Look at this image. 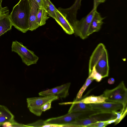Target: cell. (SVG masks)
<instances>
[{"instance_id": "obj_1", "label": "cell", "mask_w": 127, "mask_h": 127, "mask_svg": "<svg viewBox=\"0 0 127 127\" xmlns=\"http://www.w3.org/2000/svg\"><path fill=\"white\" fill-rule=\"evenodd\" d=\"M29 12L28 0H20L9 15L12 25L23 33L29 30Z\"/></svg>"}, {"instance_id": "obj_2", "label": "cell", "mask_w": 127, "mask_h": 127, "mask_svg": "<svg viewBox=\"0 0 127 127\" xmlns=\"http://www.w3.org/2000/svg\"><path fill=\"white\" fill-rule=\"evenodd\" d=\"M95 66L96 71L102 78L108 76L109 67L107 50L104 45L99 43L90 57L89 66V75Z\"/></svg>"}, {"instance_id": "obj_3", "label": "cell", "mask_w": 127, "mask_h": 127, "mask_svg": "<svg viewBox=\"0 0 127 127\" xmlns=\"http://www.w3.org/2000/svg\"><path fill=\"white\" fill-rule=\"evenodd\" d=\"M102 94L107 98L105 101L122 104L123 106L121 111L122 112L127 109V89L124 81H122L113 89H106Z\"/></svg>"}, {"instance_id": "obj_4", "label": "cell", "mask_w": 127, "mask_h": 127, "mask_svg": "<svg viewBox=\"0 0 127 127\" xmlns=\"http://www.w3.org/2000/svg\"><path fill=\"white\" fill-rule=\"evenodd\" d=\"M98 5L94 1L93 8L86 16L80 20H75L73 21L71 25L76 35L83 39H86L88 37V30Z\"/></svg>"}, {"instance_id": "obj_5", "label": "cell", "mask_w": 127, "mask_h": 127, "mask_svg": "<svg viewBox=\"0 0 127 127\" xmlns=\"http://www.w3.org/2000/svg\"><path fill=\"white\" fill-rule=\"evenodd\" d=\"M59 98L55 95H49L40 97L28 98H27V107L31 113L38 116H40L43 112L42 107L46 103L58 100Z\"/></svg>"}, {"instance_id": "obj_6", "label": "cell", "mask_w": 127, "mask_h": 127, "mask_svg": "<svg viewBox=\"0 0 127 127\" xmlns=\"http://www.w3.org/2000/svg\"><path fill=\"white\" fill-rule=\"evenodd\" d=\"M11 48L12 51L17 53L23 62L28 66L36 64L39 58L33 51L16 40L12 42Z\"/></svg>"}, {"instance_id": "obj_7", "label": "cell", "mask_w": 127, "mask_h": 127, "mask_svg": "<svg viewBox=\"0 0 127 127\" xmlns=\"http://www.w3.org/2000/svg\"><path fill=\"white\" fill-rule=\"evenodd\" d=\"M85 112L68 113L64 115L49 119L45 121L46 125L54 124L64 125L80 118Z\"/></svg>"}, {"instance_id": "obj_8", "label": "cell", "mask_w": 127, "mask_h": 127, "mask_svg": "<svg viewBox=\"0 0 127 127\" xmlns=\"http://www.w3.org/2000/svg\"><path fill=\"white\" fill-rule=\"evenodd\" d=\"M71 83L68 82L51 89L41 91L38 93L40 96L55 95L59 98H65L69 95V90Z\"/></svg>"}, {"instance_id": "obj_9", "label": "cell", "mask_w": 127, "mask_h": 127, "mask_svg": "<svg viewBox=\"0 0 127 127\" xmlns=\"http://www.w3.org/2000/svg\"><path fill=\"white\" fill-rule=\"evenodd\" d=\"M90 104L94 110L112 113L113 111L119 110L121 111L123 107V105L121 104L105 101L102 102Z\"/></svg>"}, {"instance_id": "obj_10", "label": "cell", "mask_w": 127, "mask_h": 127, "mask_svg": "<svg viewBox=\"0 0 127 127\" xmlns=\"http://www.w3.org/2000/svg\"><path fill=\"white\" fill-rule=\"evenodd\" d=\"M28 0L30 5L29 30L33 31L40 26L36 20L37 15L40 7L35 0Z\"/></svg>"}, {"instance_id": "obj_11", "label": "cell", "mask_w": 127, "mask_h": 127, "mask_svg": "<svg viewBox=\"0 0 127 127\" xmlns=\"http://www.w3.org/2000/svg\"><path fill=\"white\" fill-rule=\"evenodd\" d=\"M56 18L55 19L67 34H71L74 33L72 26L66 17L57 9L55 11Z\"/></svg>"}, {"instance_id": "obj_12", "label": "cell", "mask_w": 127, "mask_h": 127, "mask_svg": "<svg viewBox=\"0 0 127 127\" xmlns=\"http://www.w3.org/2000/svg\"><path fill=\"white\" fill-rule=\"evenodd\" d=\"M68 104H71L68 113L86 112L95 110L92 108L90 104H86L79 100L59 103L60 105Z\"/></svg>"}, {"instance_id": "obj_13", "label": "cell", "mask_w": 127, "mask_h": 127, "mask_svg": "<svg viewBox=\"0 0 127 127\" xmlns=\"http://www.w3.org/2000/svg\"><path fill=\"white\" fill-rule=\"evenodd\" d=\"M97 117L89 116V117L79 118L64 125V127H85L99 120Z\"/></svg>"}, {"instance_id": "obj_14", "label": "cell", "mask_w": 127, "mask_h": 127, "mask_svg": "<svg viewBox=\"0 0 127 127\" xmlns=\"http://www.w3.org/2000/svg\"><path fill=\"white\" fill-rule=\"evenodd\" d=\"M104 19V18L101 17L97 10L96 11L88 30V36L95 32H98L100 29Z\"/></svg>"}, {"instance_id": "obj_15", "label": "cell", "mask_w": 127, "mask_h": 127, "mask_svg": "<svg viewBox=\"0 0 127 127\" xmlns=\"http://www.w3.org/2000/svg\"><path fill=\"white\" fill-rule=\"evenodd\" d=\"M14 120V116L6 106L0 105V127L7 122Z\"/></svg>"}, {"instance_id": "obj_16", "label": "cell", "mask_w": 127, "mask_h": 127, "mask_svg": "<svg viewBox=\"0 0 127 127\" xmlns=\"http://www.w3.org/2000/svg\"><path fill=\"white\" fill-rule=\"evenodd\" d=\"M42 8L46 11L48 15L55 19L56 18L55 11L57 8L50 0H42Z\"/></svg>"}, {"instance_id": "obj_17", "label": "cell", "mask_w": 127, "mask_h": 127, "mask_svg": "<svg viewBox=\"0 0 127 127\" xmlns=\"http://www.w3.org/2000/svg\"><path fill=\"white\" fill-rule=\"evenodd\" d=\"M107 98L102 94L98 96L90 95L79 101L86 104H90L102 102L105 101Z\"/></svg>"}, {"instance_id": "obj_18", "label": "cell", "mask_w": 127, "mask_h": 127, "mask_svg": "<svg viewBox=\"0 0 127 127\" xmlns=\"http://www.w3.org/2000/svg\"><path fill=\"white\" fill-rule=\"evenodd\" d=\"M9 16L0 20V36L11 29L12 25Z\"/></svg>"}, {"instance_id": "obj_19", "label": "cell", "mask_w": 127, "mask_h": 127, "mask_svg": "<svg viewBox=\"0 0 127 127\" xmlns=\"http://www.w3.org/2000/svg\"><path fill=\"white\" fill-rule=\"evenodd\" d=\"M45 10L42 8H39L36 16L37 22L39 26L44 25L46 23V21L49 18Z\"/></svg>"}, {"instance_id": "obj_20", "label": "cell", "mask_w": 127, "mask_h": 127, "mask_svg": "<svg viewBox=\"0 0 127 127\" xmlns=\"http://www.w3.org/2000/svg\"><path fill=\"white\" fill-rule=\"evenodd\" d=\"M94 80L93 78L88 77L85 83L78 93L74 101H77L80 100L85 91Z\"/></svg>"}, {"instance_id": "obj_21", "label": "cell", "mask_w": 127, "mask_h": 127, "mask_svg": "<svg viewBox=\"0 0 127 127\" xmlns=\"http://www.w3.org/2000/svg\"><path fill=\"white\" fill-rule=\"evenodd\" d=\"M127 109L124 111L122 112V111H113L112 113L115 115L117 116L116 118V121L114 123L116 125L119 123L125 117L127 114Z\"/></svg>"}, {"instance_id": "obj_22", "label": "cell", "mask_w": 127, "mask_h": 127, "mask_svg": "<svg viewBox=\"0 0 127 127\" xmlns=\"http://www.w3.org/2000/svg\"><path fill=\"white\" fill-rule=\"evenodd\" d=\"M88 77L93 78L98 82H100L102 78L101 75L96 71L95 66L93 67Z\"/></svg>"}, {"instance_id": "obj_23", "label": "cell", "mask_w": 127, "mask_h": 127, "mask_svg": "<svg viewBox=\"0 0 127 127\" xmlns=\"http://www.w3.org/2000/svg\"><path fill=\"white\" fill-rule=\"evenodd\" d=\"M46 125L45 121L42 120H38L33 123L25 125L26 127H43Z\"/></svg>"}, {"instance_id": "obj_24", "label": "cell", "mask_w": 127, "mask_h": 127, "mask_svg": "<svg viewBox=\"0 0 127 127\" xmlns=\"http://www.w3.org/2000/svg\"><path fill=\"white\" fill-rule=\"evenodd\" d=\"M104 121H99L90 125L88 127H105L108 125Z\"/></svg>"}, {"instance_id": "obj_25", "label": "cell", "mask_w": 127, "mask_h": 127, "mask_svg": "<svg viewBox=\"0 0 127 127\" xmlns=\"http://www.w3.org/2000/svg\"><path fill=\"white\" fill-rule=\"evenodd\" d=\"M52 102L47 103L44 105L41 108V110L42 112H44L49 109L51 108Z\"/></svg>"}, {"instance_id": "obj_26", "label": "cell", "mask_w": 127, "mask_h": 127, "mask_svg": "<svg viewBox=\"0 0 127 127\" xmlns=\"http://www.w3.org/2000/svg\"><path fill=\"white\" fill-rule=\"evenodd\" d=\"M43 127H64L63 125H58L54 124H46L43 126Z\"/></svg>"}, {"instance_id": "obj_27", "label": "cell", "mask_w": 127, "mask_h": 127, "mask_svg": "<svg viewBox=\"0 0 127 127\" xmlns=\"http://www.w3.org/2000/svg\"><path fill=\"white\" fill-rule=\"evenodd\" d=\"M116 121V119L115 118H111L108 120L106 121H105L106 123L109 125V124H110L111 123H114Z\"/></svg>"}, {"instance_id": "obj_28", "label": "cell", "mask_w": 127, "mask_h": 127, "mask_svg": "<svg viewBox=\"0 0 127 127\" xmlns=\"http://www.w3.org/2000/svg\"><path fill=\"white\" fill-rule=\"evenodd\" d=\"M115 81L114 79L113 78L111 77L108 79V82L110 84H114Z\"/></svg>"}, {"instance_id": "obj_29", "label": "cell", "mask_w": 127, "mask_h": 127, "mask_svg": "<svg viewBox=\"0 0 127 127\" xmlns=\"http://www.w3.org/2000/svg\"><path fill=\"white\" fill-rule=\"evenodd\" d=\"M40 8H42V0H35Z\"/></svg>"}, {"instance_id": "obj_30", "label": "cell", "mask_w": 127, "mask_h": 127, "mask_svg": "<svg viewBox=\"0 0 127 127\" xmlns=\"http://www.w3.org/2000/svg\"><path fill=\"white\" fill-rule=\"evenodd\" d=\"M95 0L96 3L98 5L99 3H102L104 2L105 0Z\"/></svg>"}, {"instance_id": "obj_31", "label": "cell", "mask_w": 127, "mask_h": 127, "mask_svg": "<svg viewBox=\"0 0 127 127\" xmlns=\"http://www.w3.org/2000/svg\"><path fill=\"white\" fill-rule=\"evenodd\" d=\"M2 19V17L1 15L0 14V20Z\"/></svg>"}]
</instances>
